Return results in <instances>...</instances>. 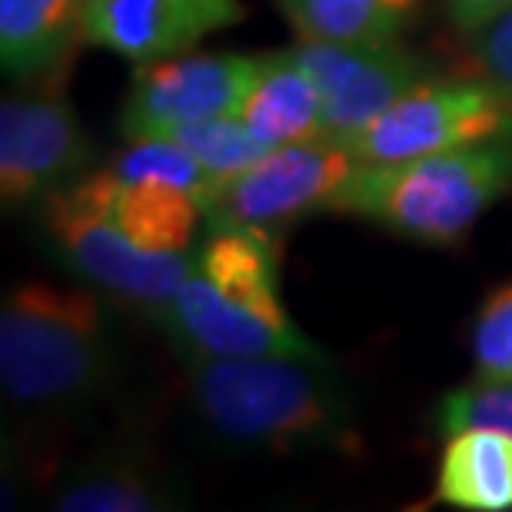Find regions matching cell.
<instances>
[{
  "label": "cell",
  "mask_w": 512,
  "mask_h": 512,
  "mask_svg": "<svg viewBox=\"0 0 512 512\" xmlns=\"http://www.w3.org/2000/svg\"><path fill=\"white\" fill-rule=\"evenodd\" d=\"M160 323L187 360H326L286 313L280 296V237L263 230H210Z\"/></svg>",
  "instance_id": "obj_1"
},
{
  "label": "cell",
  "mask_w": 512,
  "mask_h": 512,
  "mask_svg": "<svg viewBox=\"0 0 512 512\" xmlns=\"http://www.w3.org/2000/svg\"><path fill=\"white\" fill-rule=\"evenodd\" d=\"M190 393L223 443L260 453H360L353 403L330 360H190Z\"/></svg>",
  "instance_id": "obj_2"
},
{
  "label": "cell",
  "mask_w": 512,
  "mask_h": 512,
  "mask_svg": "<svg viewBox=\"0 0 512 512\" xmlns=\"http://www.w3.org/2000/svg\"><path fill=\"white\" fill-rule=\"evenodd\" d=\"M512 190V133L396 163H363L333 213L373 220L399 237L453 247Z\"/></svg>",
  "instance_id": "obj_3"
},
{
  "label": "cell",
  "mask_w": 512,
  "mask_h": 512,
  "mask_svg": "<svg viewBox=\"0 0 512 512\" xmlns=\"http://www.w3.org/2000/svg\"><path fill=\"white\" fill-rule=\"evenodd\" d=\"M114 370L104 306L84 286L20 283L0 306V380L30 409H67L100 393Z\"/></svg>",
  "instance_id": "obj_4"
},
{
  "label": "cell",
  "mask_w": 512,
  "mask_h": 512,
  "mask_svg": "<svg viewBox=\"0 0 512 512\" xmlns=\"http://www.w3.org/2000/svg\"><path fill=\"white\" fill-rule=\"evenodd\" d=\"M40 223L70 270L153 320H163L193 266L190 253H153L127 237L107 210L100 170L40 200Z\"/></svg>",
  "instance_id": "obj_5"
},
{
  "label": "cell",
  "mask_w": 512,
  "mask_h": 512,
  "mask_svg": "<svg viewBox=\"0 0 512 512\" xmlns=\"http://www.w3.org/2000/svg\"><path fill=\"white\" fill-rule=\"evenodd\" d=\"M360 167L363 160L343 140L313 137L283 143L223 183L207 210V223L210 230L243 227L280 237L310 213H333L340 190Z\"/></svg>",
  "instance_id": "obj_6"
},
{
  "label": "cell",
  "mask_w": 512,
  "mask_h": 512,
  "mask_svg": "<svg viewBox=\"0 0 512 512\" xmlns=\"http://www.w3.org/2000/svg\"><path fill=\"white\" fill-rule=\"evenodd\" d=\"M512 133V97L489 77L423 80L346 140L363 163H396Z\"/></svg>",
  "instance_id": "obj_7"
},
{
  "label": "cell",
  "mask_w": 512,
  "mask_h": 512,
  "mask_svg": "<svg viewBox=\"0 0 512 512\" xmlns=\"http://www.w3.org/2000/svg\"><path fill=\"white\" fill-rule=\"evenodd\" d=\"M263 57L193 54L140 64L130 84L120 130L127 140L170 137L213 117L240 114Z\"/></svg>",
  "instance_id": "obj_8"
},
{
  "label": "cell",
  "mask_w": 512,
  "mask_h": 512,
  "mask_svg": "<svg viewBox=\"0 0 512 512\" xmlns=\"http://www.w3.org/2000/svg\"><path fill=\"white\" fill-rule=\"evenodd\" d=\"M90 163V140L57 94L7 97L0 107V197L7 210L47 200Z\"/></svg>",
  "instance_id": "obj_9"
},
{
  "label": "cell",
  "mask_w": 512,
  "mask_h": 512,
  "mask_svg": "<svg viewBox=\"0 0 512 512\" xmlns=\"http://www.w3.org/2000/svg\"><path fill=\"white\" fill-rule=\"evenodd\" d=\"M296 54L323 94V137L350 140L386 114L406 90L429 80V67L399 44H316Z\"/></svg>",
  "instance_id": "obj_10"
},
{
  "label": "cell",
  "mask_w": 512,
  "mask_h": 512,
  "mask_svg": "<svg viewBox=\"0 0 512 512\" xmlns=\"http://www.w3.org/2000/svg\"><path fill=\"white\" fill-rule=\"evenodd\" d=\"M243 17L240 0H84L90 44L133 64L187 54Z\"/></svg>",
  "instance_id": "obj_11"
},
{
  "label": "cell",
  "mask_w": 512,
  "mask_h": 512,
  "mask_svg": "<svg viewBox=\"0 0 512 512\" xmlns=\"http://www.w3.org/2000/svg\"><path fill=\"white\" fill-rule=\"evenodd\" d=\"M84 34V0H0V60L14 80H50Z\"/></svg>",
  "instance_id": "obj_12"
},
{
  "label": "cell",
  "mask_w": 512,
  "mask_h": 512,
  "mask_svg": "<svg viewBox=\"0 0 512 512\" xmlns=\"http://www.w3.org/2000/svg\"><path fill=\"white\" fill-rule=\"evenodd\" d=\"M240 120L266 147L323 137V94L296 47L263 54V67L243 100Z\"/></svg>",
  "instance_id": "obj_13"
},
{
  "label": "cell",
  "mask_w": 512,
  "mask_h": 512,
  "mask_svg": "<svg viewBox=\"0 0 512 512\" xmlns=\"http://www.w3.org/2000/svg\"><path fill=\"white\" fill-rule=\"evenodd\" d=\"M436 503L466 512L512 509V436L489 426L449 433L436 466Z\"/></svg>",
  "instance_id": "obj_14"
},
{
  "label": "cell",
  "mask_w": 512,
  "mask_h": 512,
  "mask_svg": "<svg viewBox=\"0 0 512 512\" xmlns=\"http://www.w3.org/2000/svg\"><path fill=\"white\" fill-rule=\"evenodd\" d=\"M107 210L124 233L153 253H190L200 217H207L197 197L157 180H120L114 170H100Z\"/></svg>",
  "instance_id": "obj_15"
},
{
  "label": "cell",
  "mask_w": 512,
  "mask_h": 512,
  "mask_svg": "<svg viewBox=\"0 0 512 512\" xmlns=\"http://www.w3.org/2000/svg\"><path fill=\"white\" fill-rule=\"evenodd\" d=\"M300 40L396 44L419 14V0H276Z\"/></svg>",
  "instance_id": "obj_16"
},
{
  "label": "cell",
  "mask_w": 512,
  "mask_h": 512,
  "mask_svg": "<svg viewBox=\"0 0 512 512\" xmlns=\"http://www.w3.org/2000/svg\"><path fill=\"white\" fill-rule=\"evenodd\" d=\"M67 512H163L177 506L167 479L133 459H94L54 496Z\"/></svg>",
  "instance_id": "obj_17"
},
{
  "label": "cell",
  "mask_w": 512,
  "mask_h": 512,
  "mask_svg": "<svg viewBox=\"0 0 512 512\" xmlns=\"http://www.w3.org/2000/svg\"><path fill=\"white\" fill-rule=\"evenodd\" d=\"M110 170H114L120 180H157V183H170V187L187 190L190 197L200 200L203 213L210 210V203L217 200V193L223 187V183L173 137L130 140V147L120 153V157L110 160Z\"/></svg>",
  "instance_id": "obj_18"
},
{
  "label": "cell",
  "mask_w": 512,
  "mask_h": 512,
  "mask_svg": "<svg viewBox=\"0 0 512 512\" xmlns=\"http://www.w3.org/2000/svg\"><path fill=\"white\" fill-rule=\"evenodd\" d=\"M170 137L183 143V147H187L220 183L233 180L237 173L253 167L256 160L273 150L243 124L240 114L203 120V124L183 127L177 133H170Z\"/></svg>",
  "instance_id": "obj_19"
},
{
  "label": "cell",
  "mask_w": 512,
  "mask_h": 512,
  "mask_svg": "<svg viewBox=\"0 0 512 512\" xmlns=\"http://www.w3.org/2000/svg\"><path fill=\"white\" fill-rule=\"evenodd\" d=\"M436 426L446 436L469 426L503 429L512 436V380H476L446 393L436 406Z\"/></svg>",
  "instance_id": "obj_20"
},
{
  "label": "cell",
  "mask_w": 512,
  "mask_h": 512,
  "mask_svg": "<svg viewBox=\"0 0 512 512\" xmlns=\"http://www.w3.org/2000/svg\"><path fill=\"white\" fill-rule=\"evenodd\" d=\"M476 380H512V283L486 296L473 323Z\"/></svg>",
  "instance_id": "obj_21"
},
{
  "label": "cell",
  "mask_w": 512,
  "mask_h": 512,
  "mask_svg": "<svg viewBox=\"0 0 512 512\" xmlns=\"http://www.w3.org/2000/svg\"><path fill=\"white\" fill-rule=\"evenodd\" d=\"M473 54L483 67V77L493 80L512 97V7L473 30Z\"/></svg>",
  "instance_id": "obj_22"
},
{
  "label": "cell",
  "mask_w": 512,
  "mask_h": 512,
  "mask_svg": "<svg viewBox=\"0 0 512 512\" xmlns=\"http://www.w3.org/2000/svg\"><path fill=\"white\" fill-rule=\"evenodd\" d=\"M443 4L449 10V17H453V24L459 30H466V34H473V30L486 27L503 10H509L512 0H443Z\"/></svg>",
  "instance_id": "obj_23"
}]
</instances>
